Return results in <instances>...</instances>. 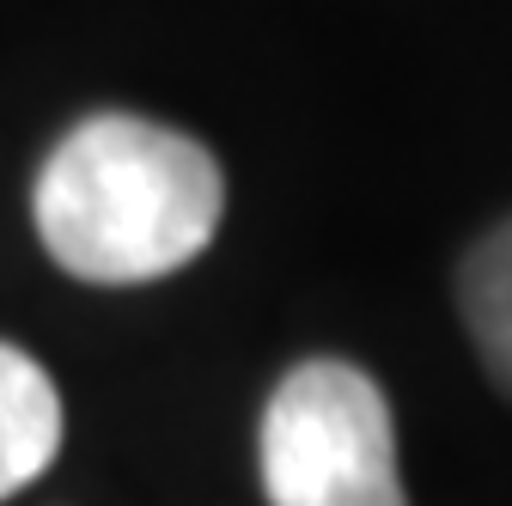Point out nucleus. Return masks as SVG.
Listing matches in <instances>:
<instances>
[{
    "instance_id": "3",
    "label": "nucleus",
    "mask_w": 512,
    "mask_h": 506,
    "mask_svg": "<svg viewBox=\"0 0 512 506\" xmlns=\"http://www.w3.org/2000/svg\"><path fill=\"white\" fill-rule=\"evenodd\" d=\"M61 452V397L49 385V372L0 342V500H13L31 488Z\"/></svg>"
},
{
    "instance_id": "2",
    "label": "nucleus",
    "mask_w": 512,
    "mask_h": 506,
    "mask_svg": "<svg viewBox=\"0 0 512 506\" xmlns=\"http://www.w3.org/2000/svg\"><path fill=\"white\" fill-rule=\"evenodd\" d=\"M269 506H409L391 403L348 360H299L263 409Z\"/></svg>"
},
{
    "instance_id": "4",
    "label": "nucleus",
    "mask_w": 512,
    "mask_h": 506,
    "mask_svg": "<svg viewBox=\"0 0 512 506\" xmlns=\"http://www.w3.org/2000/svg\"><path fill=\"white\" fill-rule=\"evenodd\" d=\"M458 305H464V324L476 336L488 378L512 397V220H500L464 257Z\"/></svg>"
},
{
    "instance_id": "1",
    "label": "nucleus",
    "mask_w": 512,
    "mask_h": 506,
    "mask_svg": "<svg viewBox=\"0 0 512 506\" xmlns=\"http://www.w3.org/2000/svg\"><path fill=\"white\" fill-rule=\"evenodd\" d=\"M31 214L68 275L141 287L208 250L226 214V177L202 141L128 110H98L43 159Z\"/></svg>"
}]
</instances>
